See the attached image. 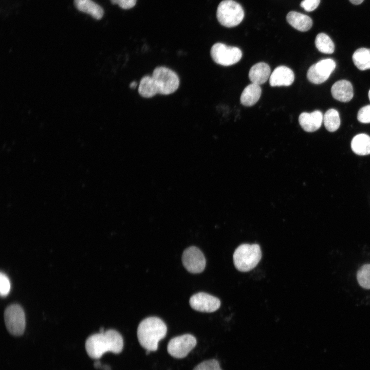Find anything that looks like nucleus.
<instances>
[{
  "label": "nucleus",
  "instance_id": "obj_1",
  "mask_svg": "<svg viewBox=\"0 0 370 370\" xmlns=\"http://www.w3.org/2000/svg\"><path fill=\"white\" fill-rule=\"evenodd\" d=\"M123 340L121 335L114 329H108L89 336L85 342V348L88 356L93 359H99L107 351L119 354L122 350Z\"/></svg>",
  "mask_w": 370,
  "mask_h": 370
},
{
  "label": "nucleus",
  "instance_id": "obj_2",
  "mask_svg": "<svg viewBox=\"0 0 370 370\" xmlns=\"http://www.w3.org/2000/svg\"><path fill=\"white\" fill-rule=\"evenodd\" d=\"M167 327L158 317H151L143 320L137 328V337L140 345L151 351L157 350L158 342L166 334Z\"/></svg>",
  "mask_w": 370,
  "mask_h": 370
},
{
  "label": "nucleus",
  "instance_id": "obj_3",
  "mask_svg": "<svg viewBox=\"0 0 370 370\" xmlns=\"http://www.w3.org/2000/svg\"><path fill=\"white\" fill-rule=\"evenodd\" d=\"M233 257L236 268L242 272H247L258 264L262 257V252L258 244H244L235 249Z\"/></svg>",
  "mask_w": 370,
  "mask_h": 370
},
{
  "label": "nucleus",
  "instance_id": "obj_4",
  "mask_svg": "<svg viewBox=\"0 0 370 370\" xmlns=\"http://www.w3.org/2000/svg\"><path fill=\"white\" fill-rule=\"evenodd\" d=\"M217 18L219 23L227 27H233L239 24L244 16L242 7L233 0H224L218 6Z\"/></svg>",
  "mask_w": 370,
  "mask_h": 370
},
{
  "label": "nucleus",
  "instance_id": "obj_5",
  "mask_svg": "<svg viewBox=\"0 0 370 370\" xmlns=\"http://www.w3.org/2000/svg\"><path fill=\"white\" fill-rule=\"evenodd\" d=\"M159 94L169 95L178 88L179 79L177 75L171 69L163 66L156 67L152 74Z\"/></svg>",
  "mask_w": 370,
  "mask_h": 370
},
{
  "label": "nucleus",
  "instance_id": "obj_6",
  "mask_svg": "<svg viewBox=\"0 0 370 370\" xmlns=\"http://www.w3.org/2000/svg\"><path fill=\"white\" fill-rule=\"evenodd\" d=\"M4 320L8 331L12 335H22L25 328V316L21 306L14 304L8 306L4 311Z\"/></svg>",
  "mask_w": 370,
  "mask_h": 370
},
{
  "label": "nucleus",
  "instance_id": "obj_7",
  "mask_svg": "<svg viewBox=\"0 0 370 370\" xmlns=\"http://www.w3.org/2000/svg\"><path fill=\"white\" fill-rule=\"evenodd\" d=\"M210 53L215 62L223 66L233 65L237 63L242 57V52L239 48L220 43L213 45Z\"/></svg>",
  "mask_w": 370,
  "mask_h": 370
},
{
  "label": "nucleus",
  "instance_id": "obj_8",
  "mask_svg": "<svg viewBox=\"0 0 370 370\" xmlns=\"http://www.w3.org/2000/svg\"><path fill=\"white\" fill-rule=\"evenodd\" d=\"M196 338L191 334H184L172 338L169 341L168 353L176 358L186 357L196 345Z\"/></svg>",
  "mask_w": 370,
  "mask_h": 370
},
{
  "label": "nucleus",
  "instance_id": "obj_9",
  "mask_svg": "<svg viewBox=\"0 0 370 370\" xmlns=\"http://www.w3.org/2000/svg\"><path fill=\"white\" fill-rule=\"evenodd\" d=\"M336 66L332 59H323L311 65L307 73L308 80L311 83L319 84L326 81Z\"/></svg>",
  "mask_w": 370,
  "mask_h": 370
},
{
  "label": "nucleus",
  "instance_id": "obj_10",
  "mask_svg": "<svg viewBox=\"0 0 370 370\" xmlns=\"http://www.w3.org/2000/svg\"><path fill=\"white\" fill-rule=\"evenodd\" d=\"M183 266L189 272H202L206 266V259L201 250L195 246H191L184 250L182 255Z\"/></svg>",
  "mask_w": 370,
  "mask_h": 370
},
{
  "label": "nucleus",
  "instance_id": "obj_11",
  "mask_svg": "<svg viewBox=\"0 0 370 370\" xmlns=\"http://www.w3.org/2000/svg\"><path fill=\"white\" fill-rule=\"evenodd\" d=\"M191 307L194 310L203 312H212L220 306V300L215 297L205 292H198L190 299Z\"/></svg>",
  "mask_w": 370,
  "mask_h": 370
},
{
  "label": "nucleus",
  "instance_id": "obj_12",
  "mask_svg": "<svg viewBox=\"0 0 370 370\" xmlns=\"http://www.w3.org/2000/svg\"><path fill=\"white\" fill-rule=\"evenodd\" d=\"M294 80L293 71L285 66L277 67L271 73L269 84L271 86H289Z\"/></svg>",
  "mask_w": 370,
  "mask_h": 370
},
{
  "label": "nucleus",
  "instance_id": "obj_13",
  "mask_svg": "<svg viewBox=\"0 0 370 370\" xmlns=\"http://www.w3.org/2000/svg\"><path fill=\"white\" fill-rule=\"evenodd\" d=\"M299 123L302 128L308 132H313L318 130L323 121L321 112L317 110L309 113H301L299 117Z\"/></svg>",
  "mask_w": 370,
  "mask_h": 370
},
{
  "label": "nucleus",
  "instance_id": "obj_14",
  "mask_svg": "<svg viewBox=\"0 0 370 370\" xmlns=\"http://www.w3.org/2000/svg\"><path fill=\"white\" fill-rule=\"evenodd\" d=\"M331 92L335 99L343 102L350 101L354 96L353 85L346 80L335 82L331 87Z\"/></svg>",
  "mask_w": 370,
  "mask_h": 370
},
{
  "label": "nucleus",
  "instance_id": "obj_15",
  "mask_svg": "<svg viewBox=\"0 0 370 370\" xmlns=\"http://www.w3.org/2000/svg\"><path fill=\"white\" fill-rule=\"evenodd\" d=\"M271 70L266 63L260 62L254 65L250 69L249 78L250 80L257 85L265 83L269 79Z\"/></svg>",
  "mask_w": 370,
  "mask_h": 370
},
{
  "label": "nucleus",
  "instance_id": "obj_16",
  "mask_svg": "<svg viewBox=\"0 0 370 370\" xmlns=\"http://www.w3.org/2000/svg\"><path fill=\"white\" fill-rule=\"evenodd\" d=\"M286 19L291 26L300 31H308L312 25V21L309 16L295 11L289 12Z\"/></svg>",
  "mask_w": 370,
  "mask_h": 370
},
{
  "label": "nucleus",
  "instance_id": "obj_17",
  "mask_svg": "<svg viewBox=\"0 0 370 370\" xmlns=\"http://www.w3.org/2000/svg\"><path fill=\"white\" fill-rule=\"evenodd\" d=\"M261 93L262 89L260 85L252 83L243 91L240 98L241 104L246 106L253 105L259 100Z\"/></svg>",
  "mask_w": 370,
  "mask_h": 370
},
{
  "label": "nucleus",
  "instance_id": "obj_18",
  "mask_svg": "<svg viewBox=\"0 0 370 370\" xmlns=\"http://www.w3.org/2000/svg\"><path fill=\"white\" fill-rule=\"evenodd\" d=\"M78 10L86 13L96 20L101 19L104 14L102 7L91 0H74Z\"/></svg>",
  "mask_w": 370,
  "mask_h": 370
},
{
  "label": "nucleus",
  "instance_id": "obj_19",
  "mask_svg": "<svg viewBox=\"0 0 370 370\" xmlns=\"http://www.w3.org/2000/svg\"><path fill=\"white\" fill-rule=\"evenodd\" d=\"M353 151L359 155L370 154V136L365 134L355 136L351 142Z\"/></svg>",
  "mask_w": 370,
  "mask_h": 370
},
{
  "label": "nucleus",
  "instance_id": "obj_20",
  "mask_svg": "<svg viewBox=\"0 0 370 370\" xmlns=\"http://www.w3.org/2000/svg\"><path fill=\"white\" fill-rule=\"evenodd\" d=\"M138 92L144 98H151L159 94L158 87L152 76H146L141 79Z\"/></svg>",
  "mask_w": 370,
  "mask_h": 370
},
{
  "label": "nucleus",
  "instance_id": "obj_21",
  "mask_svg": "<svg viewBox=\"0 0 370 370\" xmlns=\"http://www.w3.org/2000/svg\"><path fill=\"white\" fill-rule=\"evenodd\" d=\"M352 58L354 64L359 70L370 69V49L360 48L357 49Z\"/></svg>",
  "mask_w": 370,
  "mask_h": 370
},
{
  "label": "nucleus",
  "instance_id": "obj_22",
  "mask_svg": "<svg viewBox=\"0 0 370 370\" xmlns=\"http://www.w3.org/2000/svg\"><path fill=\"white\" fill-rule=\"evenodd\" d=\"M323 122L329 132L337 131L340 125V118L338 112L334 108L327 110L323 116Z\"/></svg>",
  "mask_w": 370,
  "mask_h": 370
},
{
  "label": "nucleus",
  "instance_id": "obj_23",
  "mask_svg": "<svg viewBox=\"0 0 370 370\" xmlns=\"http://www.w3.org/2000/svg\"><path fill=\"white\" fill-rule=\"evenodd\" d=\"M315 45L318 50L322 53L331 54L334 52V43L325 33H320L317 35Z\"/></svg>",
  "mask_w": 370,
  "mask_h": 370
},
{
  "label": "nucleus",
  "instance_id": "obj_24",
  "mask_svg": "<svg viewBox=\"0 0 370 370\" xmlns=\"http://www.w3.org/2000/svg\"><path fill=\"white\" fill-rule=\"evenodd\" d=\"M357 280L361 286L370 289V264L362 266L357 272Z\"/></svg>",
  "mask_w": 370,
  "mask_h": 370
},
{
  "label": "nucleus",
  "instance_id": "obj_25",
  "mask_svg": "<svg viewBox=\"0 0 370 370\" xmlns=\"http://www.w3.org/2000/svg\"><path fill=\"white\" fill-rule=\"evenodd\" d=\"M193 370H222L218 361L211 359L203 361L197 365Z\"/></svg>",
  "mask_w": 370,
  "mask_h": 370
},
{
  "label": "nucleus",
  "instance_id": "obj_26",
  "mask_svg": "<svg viewBox=\"0 0 370 370\" xmlns=\"http://www.w3.org/2000/svg\"><path fill=\"white\" fill-rule=\"evenodd\" d=\"M10 283L8 276L2 272L0 274V293L3 297H6L9 292Z\"/></svg>",
  "mask_w": 370,
  "mask_h": 370
},
{
  "label": "nucleus",
  "instance_id": "obj_27",
  "mask_svg": "<svg viewBox=\"0 0 370 370\" xmlns=\"http://www.w3.org/2000/svg\"><path fill=\"white\" fill-rule=\"evenodd\" d=\"M357 119L361 123H370V105L364 106L359 109Z\"/></svg>",
  "mask_w": 370,
  "mask_h": 370
},
{
  "label": "nucleus",
  "instance_id": "obj_28",
  "mask_svg": "<svg viewBox=\"0 0 370 370\" xmlns=\"http://www.w3.org/2000/svg\"><path fill=\"white\" fill-rule=\"evenodd\" d=\"M320 2V0H303L300 5L305 11L310 12L318 7Z\"/></svg>",
  "mask_w": 370,
  "mask_h": 370
},
{
  "label": "nucleus",
  "instance_id": "obj_29",
  "mask_svg": "<svg viewBox=\"0 0 370 370\" xmlns=\"http://www.w3.org/2000/svg\"><path fill=\"white\" fill-rule=\"evenodd\" d=\"M137 0H110L113 4H117L122 9H128L133 8Z\"/></svg>",
  "mask_w": 370,
  "mask_h": 370
},
{
  "label": "nucleus",
  "instance_id": "obj_30",
  "mask_svg": "<svg viewBox=\"0 0 370 370\" xmlns=\"http://www.w3.org/2000/svg\"><path fill=\"white\" fill-rule=\"evenodd\" d=\"M364 0H349V1L353 4L359 5L361 4Z\"/></svg>",
  "mask_w": 370,
  "mask_h": 370
},
{
  "label": "nucleus",
  "instance_id": "obj_31",
  "mask_svg": "<svg viewBox=\"0 0 370 370\" xmlns=\"http://www.w3.org/2000/svg\"><path fill=\"white\" fill-rule=\"evenodd\" d=\"M136 86H137V83L136 82H132V83H131V84L130 85V86L131 88H134L136 87Z\"/></svg>",
  "mask_w": 370,
  "mask_h": 370
},
{
  "label": "nucleus",
  "instance_id": "obj_32",
  "mask_svg": "<svg viewBox=\"0 0 370 370\" xmlns=\"http://www.w3.org/2000/svg\"><path fill=\"white\" fill-rule=\"evenodd\" d=\"M101 366V363L99 361H97L94 363V366L96 368H98Z\"/></svg>",
  "mask_w": 370,
  "mask_h": 370
},
{
  "label": "nucleus",
  "instance_id": "obj_33",
  "mask_svg": "<svg viewBox=\"0 0 370 370\" xmlns=\"http://www.w3.org/2000/svg\"><path fill=\"white\" fill-rule=\"evenodd\" d=\"M105 331L104 330V328L103 327H101L100 328V332H104Z\"/></svg>",
  "mask_w": 370,
  "mask_h": 370
},
{
  "label": "nucleus",
  "instance_id": "obj_34",
  "mask_svg": "<svg viewBox=\"0 0 370 370\" xmlns=\"http://www.w3.org/2000/svg\"><path fill=\"white\" fill-rule=\"evenodd\" d=\"M368 98H369V100H370V89H369V91H368Z\"/></svg>",
  "mask_w": 370,
  "mask_h": 370
}]
</instances>
